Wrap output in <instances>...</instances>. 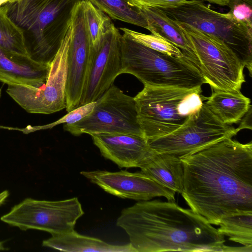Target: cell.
Wrapping results in <instances>:
<instances>
[{
	"label": "cell",
	"mask_w": 252,
	"mask_h": 252,
	"mask_svg": "<svg viewBox=\"0 0 252 252\" xmlns=\"http://www.w3.org/2000/svg\"><path fill=\"white\" fill-rule=\"evenodd\" d=\"M239 126L236 128L238 132L242 129L247 128L252 129V106L240 121Z\"/></svg>",
	"instance_id": "29"
},
{
	"label": "cell",
	"mask_w": 252,
	"mask_h": 252,
	"mask_svg": "<svg viewBox=\"0 0 252 252\" xmlns=\"http://www.w3.org/2000/svg\"><path fill=\"white\" fill-rule=\"evenodd\" d=\"M71 36L70 24L62 45L50 64L47 79L40 86L8 85L7 94L27 112L49 114L66 108L67 53Z\"/></svg>",
	"instance_id": "11"
},
{
	"label": "cell",
	"mask_w": 252,
	"mask_h": 252,
	"mask_svg": "<svg viewBox=\"0 0 252 252\" xmlns=\"http://www.w3.org/2000/svg\"><path fill=\"white\" fill-rule=\"evenodd\" d=\"M71 26L65 89L67 112L79 106L92 59V45L86 28L83 0L74 9Z\"/></svg>",
	"instance_id": "13"
},
{
	"label": "cell",
	"mask_w": 252,
	"mask_h": 252,
	"mask_svg": "<svg viewBox=\"0 0 252 252\" xmlns=\"http://www.w3.org/2000/svg\"><path fill=\"white\" fill-rule=\"evenodd\" d=\"M183 197L193 211L219 225L224 218L252 214V142L223 139L182 157Z\"/></svg>",
	"instance_id": "1"
},
{
	"label": "cell",
	"mask_w": 252,
	"mask_h": 252,
	"mask_svg": "<svg viewBox=\"0 0 252 252\" xmlns=\"http://www.w3.org/2000/svg\"><path fill=\"white\" fill-rule=\"evenodd\" d=\"M82 0H19L5 4L11 20L23 31L28 56L50 64Z\"/></svg>",
	"instance_id": "3"
},
{
	"label": "cell",
	"mask_w": 252,
	"mask_h": 252,
	"mask_svg": "<svg viewBox=\"0 0 252 252\" xmlns=\"http://www.w3.org/2000/svg\"><path fill=\"white\" fill-rule=\"evenodd\" d=\"M6 4L0 7V48L5 51L28 55L22 30L9 17Z\"/></svg>",
	"instance_id": "22"
},
{
	"label": "cell",
	"mask_w": 252,
	"mask_h": 252,
	"mask_svg": "<svg viewBox=\"0 0 252 252\" xmlns=\"http://www.w3.org/2000/svg\"><path fill=\"white\" fill-rule=\"evenodd\" d=\"M122 36L112 24L98 43L92 46L90 67L79 106L95 101L122 74Z\"/></svg>",
	"instance_id": "12"
},
{
	"label": "cell",
	"mask_w": 252,
	"mask_h": 252,
	"mask_svg": "<svg viewBox=\"0 0 252 252\" xmlns=\"http://www.w3.org/2000/svg\"><path fill=\"white\" fill-rule=\"evenodd\" d=\"M179 24L190 25L224 43L249 71L252 70V28L238 24L226 13L213 10L200 0H186L178 6L158 8Z\"/></svg>",
	"instance_id": "6"
},
{
	"label": "cell",
	"mask_w": 252,
	"mask_h": 252,
	"mask_svg": "<svg viewBox=\"0 0 252 252\" xmlns=\"http://www.w3.org/2000/svg\"><path fill=\"white\" fill-rule=\"evenodd\" d=\"M121 48L122 74L134 75L144 86L191 89L206 83L200 71L184 57L157 51L123 34Z\"/></svg>",
	"instance_id": "5"
},
{
	"label": "cell",
	"mask_w": 252,
	"mask_h": 252,
	"mask_svg": "<svg viewBox=\"0 0 252 252\" xmlns=\"http://www.w3.org/2000/svg\"><path fill=\"white\" fill-rule=\"evenodd\" d=\"M80 174L105 191L120 198L141 201L162 196L168 201L175 200V191L163 187L141 171L110 172L98 170L82 171Z\"/></svg>",
	"instance_id": "14"
},
{
	"label": "cell",
	"mask_w": 252,
	"mask_h": 252,
	"mask_svg": "<svg viewBox=\"0 0 252 252\" xmlns=\"http://www.w3.org/2000/svg\"><path fill=\"white\" fill-rule=\"evenodd\" d=\"M140 168L141 172L163 187L175 192L182 193L184 173L180 157L154 151Z\"/></svg>",
	"instance_id": "18"
},
{
	"label": "cell",
	"mask_w": 252,
	"mask_h": 252,
	"mask_svg": "<svg viewBox=\"0 0 252 252\" xmlns=\"http://www.w3.org/2000/svg\"><path fill=\"white\" fill-rule=\"evenodd\" d=\"M91 136L101 155L121 168H140L154 151L142 136L122 133Z\"/></svg>",
	"instance_id": "15"
},
{
	"label": "cell",
	"mask_w": 252,
	"mask_h": 252,
	"mask_svg": "<svg viewBox=\"0 0 252 252\" xmlns=\"http://www.w3.org/2000/svg\"><path fill=\"white\" fill-rule=\"evenodd\" d=\"M228 16L236 23L252 28V0H229Z\"/></svg>",
	"instance_id": "26"
},
{
	"label": "cell",
	"mask_w": 252,
	"mask_h": 252,
	"mask_svg": "<svg viewBox=\"0 0 252 252\" xmlns=\"http://www.w3.org/2000/svg\"><path fill=\"white\" fill-rule=\"evenodd\" d=\"M86 30L92 46L97 44L112 25L110 18L88 0H83Z\"/></svg>",
	"instance_id": "24"
},
{
	"label": "cell",
	"mask_w": 252,
	"mask_h": 252,
	"mask_svg": "<svg viewBox=\"0 0 252 252\" xmlns=\"http://www.w3.org/2000/svg\"><path fill=\"white\" fill-rule=\"evenodd\" d=\"M201 87L187 89L145 85L134 97L137 118L147 141L181 126L202 107L207 97Z\"/></svg>",
	"instance_id": "4"
},
{
	"label": "cell",
	"mask_w": 252,
	"mask_h": 252,
	"mask_svg": "<svg viewBox=\"0 0 252 252\" xmlns=\"http://www.w3.org/2000/svg\"><path fill=\"white\" fill-rule=\"evenodd\" d=\"M63 129L72 135L122 133L143 136L134 98L113 84L98 99L92 112Z\"/></svg>",
	"instance_id": "8"
},
{
	"label": "cell",
	"mask_w": 252,
	"mask_h": 252,
	"mask_svg": "<svg viewBox=\"0 0 252 252\" xmlns=\"http://www.w3.org/2000/svg\"><path fill=\"white\" fill-rule=\"evenodd\" d=\"M140 8L147 19L149 31L159 34L179 48L184 57L200 71L199 62L193 46L180 25L158 8Z\"/></svg>",
	"instance_id": "17"
},
{
	"label": "cell",
	"mask_w": 252,
	"mask_h": 252,
	"mask_svg": "<svg viewBox=\"0 0 252 252\" xmlns=\"http://www.w3.org/2000/svg\"><path fill=\"white\" fill-rule=\"evenodd\" d=\"M116 225L136 252L233 251L205 218L173 201H139L122 210Z\"/></svg>",
	"instance_id": "2"
},
{
	"label": "cell",
	"mask_w": 252,
	"mask_h": 252,
	"mask_svg": "<svg viewBox=\"0 0 252 252\" xmlns=\"http://www.w3.org/2000/svg\"><path fill=\"white\" fill-rule=\"evenodd\" d=\"M178 24L193 46L205 83L213 91H240L245 82V66L235 53L216 37L188 24Z\"/></svg>",
	"instance_id": "7"
},
{
	"label": "cell",
	"mask_w": 252,
	"mask_h": 252,
	"mask_svg": "<svg viewBox=\"0 0 252 252\" xmlns=\"http://www.w3.org/2000/svg\"><path fill=\"white\" fill-rule=\"evenodd\" d=\"M110 18L149 30L147 19L132 0H88Z\"/></svg>",
	"instance_id": "21"
},
{
	"label": "cell",
	"mask_w": 252,
	"mask_h": 252,
	"mask_svg": "<svg viewBox=\"0 0 252 252\" xmlns=\"http://www.w3.org/2000/svg\"><path fill=\"white\" fill-rule=\"evenodd\" d=\"M213 91L204 103L223 124L231 125L240 122L252 106L250 99L244 95L240 91Z\"/></svg>",
	"instance_id": "20"
},
{
	"label": "cell",
	"mask_w": 252,
	"mask_h": 252,
	"mask_svg": "<svg viewBox=\"0 0 252 252\" xmlns=\"http://www.w3.org/2000/svg\"><path fill=\"white\" fill-rule=\"evenodd\" d=\"M18 0H14L13 2L16 1H18Z\"/></svg>",
	"instance_id": "33"
},
{
	"label": "cell",
	"mask_w": 252,
	"mask_h": 252,
	"mask_svg": "<svg viewBox=\"0 0 252 252\" xmlns=\"http://www.w3.org/2000/svg\"><path fill=\"white\" fill-rule=\"evenodd\" d=\"M84 214L77 197L58 201L27 198L2 216L0 220L24 231L39 230L54 235L73 230Z\"/></svg>",
	"instance_id": "10"
},
{
	"label": "cell",
	"mask_w": 252,
	"mask_h": 252,
	"mask_svg": "<svg viewBox=\"0 0 252 252\" xmlns=\"http://www.w3.org/2000/svg\"><path fill=\"white\" fill-rule=\"evenodd\" d=\"M9 193L7 190H5L0 193V206L2 205L9 196Z\"/></svg>",
	"instance_id": "31"
},
{
	"label": "cell",
	"mask_w": 252,
	"mask_h": 252,
	"mask_svg": "<svg viewBox=\"0 0 252 252\" xmlns=\"http://www.w3.org/2000/svg\"><path fill=\"white\" fill-rule=\"evenodd\" d=\"M42 246L67 252H136L130 243L126 245H112L103 240L81 235L74 229L70 232L44 240Z\"/></svg>",
	"instance_id": "19"
},
{
	"label": "cell",
	"mask_w": 252,
	"mask_h": 252,
	"mask_svg": "<svg viewBox=\"0 0 252 252\" xmlns=\"http://www.w3.org/2000/svg\"><path fill=\"white\" fill-rule=\"evenodd\" d=\"M120 30L123 34L152 49L172 56L184 57L179 48L157 33L147 34L125 28Z\"/></svg>",
	"instance_id": "25"
},
{
	"label": "cell",
	"mask_w": 252,
	"mask_h": 252,
	"mask_svg": "<svg viewBox=\"0 0 252 252\" xmlns=\"http://www.w3.org/2000/svg\"><path fill=\"white\" fill-rule=\"evenodd\" d=\"M231 125L221 123L205 106L179 128L165 136L148 141L151 149L182 157L192 154L237 134Z\"/></svg>",
	"instance_id": "9"
},
{
	"label": "cell",
	"mask_w": 252,
	"mask_h": 252,
	"mask_svg": "<svg viewBox=\"0 0 252 252\" xmlns=\"http://www.w3.org/2000/svg\"><path fill=\"white\" fill-rule=\"evenodd\" d=\"M218 232L229 240L245 246L252 247V214L229 216L219 225Z\"/></svg>",
	"instance_id": "23"
},
{
	"label": "cell",
	"mask_w": 252,
	"mask_h": 252,
	"mask_svg": "<svg viewBox=\"0 0 252 252\" xmlns=\"http://www.w3.org/2000/svg\"><path fill=\"white\" fill-rule=\"evenodd\" d=\"M207 1L220 6H227L229 0H200Z\"/></svg>",
	"instance_id": "30"
},
{
	"label": "cell",
	"mask_w": 252,
	"mask_h": 252,
	"mask_svg": "<svg viewBox=\"0 0 252 252\" xmlns=\"http://www.w3.org/2000/svg\"><path fill=\"white\" fill-rule=\"evenodd\" d=\"M186 0H132L136 5L140 7L148 6L166 8L178 6Z\"/></svg>",
	"instance_id": "28"
},
{
	"label": "cell",
	"mask_w": 252,
	"mask_h": 252,
	"mask_svg": "<svg viewBox=\"0 0 252 252\" xmlns=\"http://www.w3.org/2000/svg\"><path fill=\"white\" fill-rule=\"evenodd\" d=\"M8 249L3 246V242L0 241V251L7 250Z\"/></svg>",
	"instance_id": "32"
},
{
	"label": "cell",
	"mask_w": 252,
	"mask_h": 252,
	"mask_svg": "<svg viewBox=\"0 0 252 252\" xmlns=\"http://www.w3.org/2000/svg\"><path fill=\"white\" fill-rule=\"evenodd\" d=\"M95 104V101H94L80 106L68 112L58 121L41 127L44 129L50 128L61 124H70L76 123L90 114L94 109Z\"/></svg>",
	"instance_id": "27"
},
{
	"label": "cell",
	"mask_w": 252,
	"mask_h": 252,
	"mask_svg": "<svg viewBox=\"0 0 252 252\" xmlns=\"http://www.w3.org/2000/svg\"><path fill=\"white\" fill-rule=\"evenodd\" d=\"M50 64L36 62L28 56L0 48V81L7 85L37 87L46 81Z\"/></svg>",
	"instance_id": "16"
}]
</instances>
